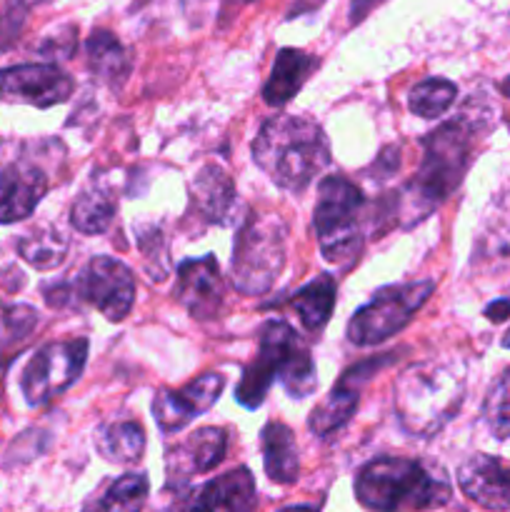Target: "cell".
Listing matches in <instances>:
<instances>
[{
  "label": "cell",
  "instance_id": "obj_1",
  "mask_svg": "<svg viewBox=\"0 0 510 512\" xmlns=\"http://www.w3.org/2000/svg\"><path fill=\"white\" fill-rule=\"evenodd\" d=\"M253 158L275 185L300 193L330 165V143L315 120L275 115L260 128Z\"/></svg>",
  "mask_w": 510,
  "mask_h": 512
},
{
  "label": "cell",
  "instance_id": "obj_2",
  "mask_svg": "<svg viewBox=\"0 0 510 512\" xmlns=\"http://www.w3.org/2000/svg\"><path fill=\"white\" fill-rule=\"evenodd\" d=\"M450 495L453 488L443 470L410 458H375L355 478V498L370 512L435 510Z\"/></svg>",
  "mask_w": 510,
  "mask_h": 512
},
{
  "label": "cell",
  "instance_id": "obj_3",
  "mask_svg": "<svg viewBox=\"0 0 510 512\" xmlns=\"http://www.w3.org/2000/svg\"><path fill=\"white\" fill-rule=\"evenodd\" d=\"M273 380H280L285 393L295 400L308 398L318 385L308 345L283 320H268L260 328L258 358L245 368L235 398L243 408H260Z\"/></svg>",
  "mask_w": 510,
  "mask_h": 512
},
{
  "label": "cell",
  "instance_id": "obj_4",
  "mask_svg": "<svg viewBox=\"0 0 510 512\" xmlns=\"http://www.w3.org/2000/svg\"><path fill=\"white\" fill-rule=\"evenodd\" d=\"M463 403V380L440 363H415L395 380V415L405 433L435 435Z\"/></svg>",
  "mask_w": 510,
  "mask_h": 512
},
{
  "label": "cell",
  "instance_id": "obj_5",
  "mask_svg": "<svg viewBox=\"0 0 510 512\" xmlns=\"http://www.w3.org/2000/svg\"><path fill=\"white\" fill-rule=\"evenodd\" d=\"M473 125L465 115L440 125L423 140V163L408 193L413 198L415 220L428 215L460 185L473 160Z\"/></svg>",
  "mask_w": 510,
  "mask_h": 512
},
{
  "label": "cell",
  "instance_id": "obj_6",
  "mask_svg": "<svg viewBox=\"0 0 510 512\" xmlns=\"http://www.w3.org/2000/svg\"><path fill=\"white\" fill-rule=\"evenodd\" d=\"M365 195L345 175H328L318 183L313 210L320 253L328 263H353L363 250Z\"/></svg>",
  "mask_w": 510,
  "mask_h": 512
},
{
  "label": "cell",
  "instance_id": "obj_7",
  "mask_svg": "<svg viewBox=\"0 0 510 512\" xmlns=\"http://www.w3.org/2000/svg\"><path fill=\"white\" fill-rule=\"evenodd\" d=\"M288 228L278 215H250L238 230L230 265V283L243 295H263L273 288L285 265Z\"/></svg>",
  "mask_w": 510,
  "mask_h": 512
},
{
  "label": "cell",
  "instance_id": "obj_8",
  "mask_svg": "<svg viewBox=\"0 0 510 512\" xmlns=\"http://www.w3.org/2000/svg\"><path fill=\"white\" fill-rule=\"evenodd\" d=\"M433 290V280L385 285V288L375 290L370 303L355 310L350 318L348 340L358 348H370V345L393 338L415 318V313L423 308Z\"/></svg>",
  "mask_w": 510,
  "mask_h": 512
},
{
  "label": "cell",
  "instance_id": "obj_9",
  "mask_svg": "<svg viewBox=\"0 0 510 512\" xmlns=\"http://www.w3.org/2000/svg\"><path fill=\"white\" fill-rule=\"evenodd\" d=\"M88 360V340L70 338L60 343H48L25 365L23 388L28 405H45L70 388L83 375Z\"/></svg>",
  "mask_w": 510,
  "mask_h": 512
},
{
  "label": "cell",
  "instance_id": "obj_10",
  "mask_svg": "<svg viewBox=\"0 0 510 512\" xmlns=\"http://www.w3.org/2000/svg\"><path fill=\"white\" fill-rule=\"evenodd\" d=\"M75 293L88 305L98 308V313L110 323H120L133 310L135 278L128 265L120 260L98 255L80 270Z\"/></svg>",
  "mask_w": 510,
  "mask_h": 512
},
{
  "label": "cell",
  "instance_id": "obj_11",
  "mask_svg": "<svg viewBox=\"0 0 510 512\" xmlns=\"http://www.w3.org/2000/svg\"><path fill=\"white\" fill-rule=\"evenodd\" d=\"M73 78L53 63H25L0 70V100L53 108L73 95Z\"/></svg>",
  "mask_w": 510,
  "mask_h": 512
},
{
  "label": "cell",
  "instance_id": "obj_12",
  "mask_svg": "<svg viewBox=\"0 0 510 512\" xmlns=\"http://www.w3.org/2000/svg\"><path fill=\"white\" fill-rule=\"evenodd\" d=\"M393 363V355H378L375 360H365V363L353 365V368L345 370L340 375L338 385L325 395L323 403L310 413L308 428L310 433H315L318 438H328L330 433L343 428L350 418L355 415L360 405V390L363 385L373 378L378 370L388 368Z\"/></svg>",
  "mask_w": 510,
  "mask_h": 512
},
{
  "label": "cell",
  "instance_id": "obj_13",
  "mask_svg": "<svg viewBox=\"0 0 510 512\" xmlns=\"http://www.w3.org/2000/svg\"><path fill=\"white\" fill-rule=\"evenodd\" d=\"M225 388V378L220 373H205L193 383L178 390L163 388L153 398V415L163 433H178L185 425L193 423L198 415L208 413L218 403Z\"/></svg>",
  "mask_w": 510,
  "mask_h": 512
},
{
  "label": "cell",
  "instance_id": "obj_14",
  "mask_svg": "<svg viewBox=\"0 0 510 512\" xmlns=\"http://www.w3.org/2000/svg\"><path fill=\"white\" fill-rule=\"evenodd\" d=\"M175 300L198 320H210L218 315L223 305V280H220L218 260L213 255L183 260L178 265Z\"/></svg>",
  "mask_w": 510,
  "mask_h": 512
},
{
  "label": "cell",
  "instance_id": "obj_15",
  "mask_svg": "<svg viewBox=\"0 0 510 512\" xmlns=\"http://www.w3.org/2000/svg\"><path fill=\"white\" fill-rule=\"evenodd\" d=\"M458 485L480 508L510 510V463L495 455H473L458 470Z\"/></svg>",
  "mask_w": 510,
  "mask_h": 512
},
{
  "label": "cell",
  "instance_id": "obj_16",
  "mask_svg": "<svg viewBox=\"0 0 510 512\" xmlns=\"http://www.w3.org/2000/svg\"><path fill=\"white\" fill-rule=\"evenodd\" d=\"M48 193V175L30 163H10L0 170V223L30 218Z\"/></svg>",
  "mask_w": 510,
  "mask_h": 512
},
{
  "label": "cell",
  "instance_id": "obj_17",
  "mask_svg": "<svg viewBox=\"0 0 510 512\" xmlns=\"http://www.w3.org/2000/svg\"><path fill=\"white\" fill-rule=\"evenodd\" d=\"M255 503V480L248 468H235L193 490L185 512H248Z\"/></svg>",
  "mask_w": 510,
  "mask_h": 512
},
{
  "label": "cell",
  "instance_id": "obj_18",
  "mask_svg": "<svg viewBox=\"0 0 510 512\" xmlns=\"http://www.w3.org/2000/svg\"><path fill=\"white\" fill-rule=\"evenodd\" d=\"M228 450V433L223 428H200L168 453V475L188 480L190 475H203L218 468Z\"/></svg>",
  "mask_w": 510,
  "mask_h": 512
},
{
  "label": "cell",
  "instance_id": "obj_19",
  "mask_svg": "<svg viewBox=\"0 0 510 512\" xmlns=\"http://www.w3.org/2000/svg\"><path fill=\"white\" fill-rule=\"evenodd\" d=\"M193 205L208 223L225 225L235 210V185L220 165H205L193 183Z\"/></svg>",
  "mask_w": 510,
  "mask_h": 512
},
{
  "label": "cell",
  "instance_id": "obj_20",
  "mask_svg": "<svg viewBox=\"0 0 510 512\" xmlns=\"http://www.w3.org/2000/svg\"><path fill=\"white\" fill-rule=\"evenodd\" d=\"M318 68V60L313 55L303 53L298 48H283L275 55L273 70H270V78L263 88V98L268 105H285L290 98H295L300 88H303L305 80L310 78V73Z\"/></svg>",
  "mask_w": 510,
  "mask_h": 512
},
{
  "label": "cell",
  "instance_id": "obj_21",
  "mask_svg": "<svg viewBox=\"0 0 510 512\" xmlns=\"http://www.w3.org/2000/svg\"><path fill=\"white\" fill-rule=\"evenodd\" d=\"M260 448H263L265 473L273 483L290 485L298 480V445H295V435L288 425L278 423V420L265 425L260 430Z\"/></svg>",
  "mask_w": 510,
  "mask_h": 512
},
{
  "label": "cell",
  "instance_id": "obj_22",
  "mask_svg": "<svg viewBox=\"0 0 510 512\" xmlns=\"http://www.w3.org/2000/svg\"><path fill=\"white\" fill-rule=\"evenodd\" d=\"M335 293H338V288H335L333 275L323 273L315 280H310L308 285H303L290 298V305H293V310L298 313L300 323H303L308 333L318 335L328 325L335 308Z\"/></svg>",
  "mask_w": 510,
  "mask_h": 512
},
{
  "label": "cell",
  "instance_id": "obj_23",
  "mask_svg": "<svg viewBox=\"0 0 510 512\" xmlns=\"http://www.w3.org/2000/svg\"><path fill=\"white\" fill-rule=\"evenodd\" d=\"M88 65L95 73V78L105 80L108 85H120L130 73V58L128 50L123 48L118 38H115L110 30H93V35L88 38Z\"/></svg>",
  "mask_w": 510,
  "mask_h": 512
},
{
  "label": "cell",
  "instance_id": "obj_24",
  "mask_svg": "<svg viewBox=\"0 0 510 512\" xmlns=\"http://www.w3.org/2000/svg\"><path fill=\"white\" fill-rule=\"evenodd\" d=\"M95 448L110 463H138L145 450L143 425L135 423V420H118V423L105 425L95 438Z\"/></svg>",
  "mask_w": 510,
  "mask_h": 512
},
{
  "label": "cell",
  "instance_id": "obj_25",
  "mask_svg": "<svg viewBox=\"0 0 510 512\" xmlns=\"http://www.w3.org/2000/svg\"><path fill=\"white\" fill-rule=\"evenodd\" d=\"M115 203L105 190L88 188L75 198L73 208H70V225L83 235H98L105 233L113 223Z\"/></svg>",
  "mask_w": 510,
  "mask_h": 512
},
{
  "label": "cell",
  "instance_id": "obj_26",
  "mask_svg": "<svg viewBox=\"0 0 510 512\" xmlns=\"http://www.w3.org/2000/svg\"><path fill=\"white\" fill-rule=\"evenodd\" d=\"M18 253L25 263H30L38 270H53L58 268L68 253V240L50 225H40V228L30 230L23 235L18 243Z\"/></svg>",
  "mask_w": 510,
  "mask_h": 512
},
{
  "label": "cell",
  "instance_id": "obj_27",
  "mask_svg": "<svg viewBox=\"0 0 510 512\" xmlns=\"http://www.w3.org/2000/svg\"><path fill=\"white\" fill-rule=\"evenodd\" d=\"M455 95H458V88H455V83H450V80L445 78L420 80V83L410 90L408 108L410 113H415L418 118L433 120V118H440V115L455 103Z\"/></svg>",
  "mask_w": 510,
  "mask_h": 512
},
{
  "label": "cell",
  "instance_id": "obj_28",
  "mask_svg": "<svg viewBox=\"0 0 510 512\" xmlns=\"http://www.w3.org/2000/svg\"><path fill=\"white\" fill-rule=\"evenodd\" d=\"M148 478L143 473H125L98 500V512H140L148 500Z\"/></svg>",
  "mask_w": 510,
  "mask_h": 512
},
{
  "label": "cell",
  "instance_id": "obj_29",
  "mask_svg": "<svg viewBox=\"0 0 510 512\" xmlns=\"http://www.w3.org/2000/svg\"><path fill=\"white\" fill-rule=\"evenodd\" d=\"M483 418L498 440L510 438V368H505L490 385L483 403Z\"/></svg>",
  "mask_w": 510,
  "mask_h": 512
},
{
  "label": "cell",
  "instance_id": "obj_30",
  "mask_svg": "<svg viewBox=\"0 0 510 512\" xmlns=\"http://www.w3.org/2000/svg\"><path fill=\"white\" fill-rule=\"evenodd\" d=\"M485 318H488L490 323H503L505 318H510V300L500 298L495 300V303H490L488 308H485Z\"/></svg>",
  "mask_w": 510,
  "mask_h": 512
},
{
  "label": "cell",
  "instance_id": "obj_31",
  "mask_svg": "<svg viewBox=\"0 0 510 512\" xmlns=\"http://www.w3.org/2000/svg\"><path fill=\"white\" fill-rule=\"evenodd\" d=\"M38 3H43V0H10L8 8L15 10V13H18V15H23L25 10L33 8V5H38Z\"/></svg>",
  "mask_w": 510,
  "mask_h": 512
},
{
  "label": "cell",
  "instance_id": "obj_32",
  "mask_svg": "<svg viewBox=\"0 0 510 512\" xmlns=\"http://www.w3.org/2000/svg\"><path fill=\"white\" fill-rule=\"evenodd\" d=\"M373 3H375V0H353V15H350V18L360 20L365 13H368V8Z\"/></svg>",
  "mask_w": 510,
  "mask_h": 512
},
{
  "label": "cell",
  "instance_id": "obj_33",
  "mask_svg": "<svg viewBox=\"0 0 510 512\" xmlns=\"http://www.w3.org/2000/svg\"><path fill=\"white\" fill-rule=\"evenodd\" d=\"M280 512H318V510H315L313 505H293V508H285Z\"/></svg>",
  "mask_w": 510,
  "mask_h": 512
},
{
  "label": "cell",
  "instance_id": "obj_34",
  "mask_svg": "<svg viewBox=\"0 0 510 512\" xmlns=\"http://www.w3.org/2000/svg\"><path fill=\"white\" fill-rule=\"evenodd\" d=\"M503 348H510V330L505 333V338H503Z\"/></svg>",
  "mask_w": 510,
  "mask_h": 512
},
{
  "label": "cell",
  "instance_id": "obj_35",
  "mask_svg": "<svg viewBox=\"0 0 510 512\" xmlns=\"http://www.w3.org/2000/svg\"><path fill=\"white\" fill-rule=\"evenodd\" d=\"M503 93H505V95H510V78L505 80V83H503Z\"/></svg>",
  "mask_w": 510,
  "mask_h": 512
}]
</instances>
